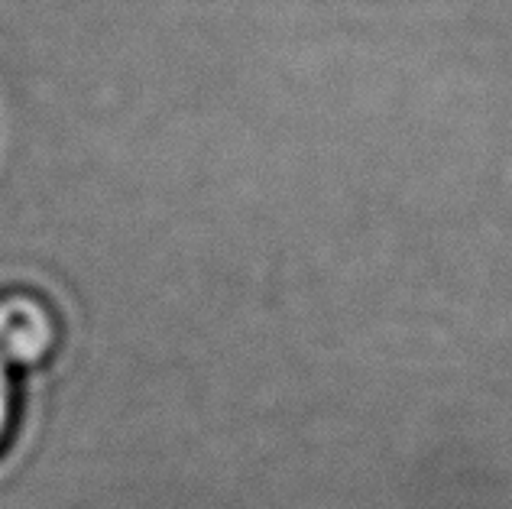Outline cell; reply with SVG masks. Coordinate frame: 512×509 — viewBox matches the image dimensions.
Wrapping results in <instances>:
<instances>
[{
    "instance_id": "2",
    "label": "cell",
    "mask_w": 512,
    "mask_h": 509,
    "mask_svg": "<svg viewBox=\"0 0 512 509\" xmlns=\"http://www.w3.org/2000/svg\"><path fill=\"white\" fill-rule=\"evenodd\" d=\"M13 422H17V383H13L10 364L0 357V451L13 435Z\"/></svg>"
},
{
    "instance_id": "1",
    "label": "cell",
    "mask_w": 512,
    "mask_h": 509,
    "mask_svg": "<svg viewBox=\"0 0 512 509\" xmlns=\"http://www.w3.org/2000/svg\"><path fill=\"white\" fill-rule=\"evenodd\" d=\"M59 321L33 292L0 296V357L10 367H39L56 354Z\"/></svg>"
}]
</instances>
